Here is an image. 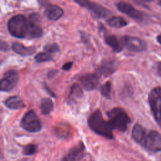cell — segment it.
<instances>
[{
	"label": "cell",
	"mask_w": 161,
	"mask_h": 161,
	"mask_svg": "<svg viewBox=\"0 0 161 161\" xmlns=\"http://www.w3.org/2000/svg\"><path fill=\"white\" fill-rule=\"evenodd\" d=\"M147 149L153 152L161 150V135L155 130H152L147 134L142 145Z\"/></svg>",
	"instance_id": "obj_10"
},
{
	"label": "cell",
	"mask_w": 161,
	"mask_h": 161,
	"mask_svg": "<svg viewBox=\"0 0 161 161\" xmlns=\"http://www.w3.org/2000/svg\"><path fill=\"white\" fill-rule=\"evenodd\" d=\"M43 6L45 7V16L50 20H57L60 18L64 14L63 9L57 5L47 4Z\"/></svg>",
	"instance_id": "obj_13"
},
{
	"label": "cell",
	"mask_w": 161,
	"mask_h": 161,
	"mask_svg": "<svg viewBox=\"0 0 161 161\" xmlns=\"http://www.w3.org/2000/svg\"><path fill=\"white\" fill-rule=\"evenodd\" d=\"M75 2L89 9L96 18H105L111 13L109 9L96 3L86 0H79L75 1Z\"/></svg>",
	"instance_id": "obj_7"
},
{
	"label": "cell",
	"mask_w": 161,
	"mask_h": 161,
	"mask_svg": "<svg viewBox=\"0 0 161 161\" xmlns=\"http://www.w3.org/2000/svg\"><path fill=\"white\" fill-rule=\"evenodd\" d=\"M34 60L36 62H38V63L49 62L52 60V57L51 55H50L48 53L40 52L35 56Z\"/></svg>",
	"instance_id": "obj_24"
},
{
	"label": "cell",
	"mask_w": 161,
	"mask_h": 161,
	"mask_svg": "<svg viewBox=\"0 0 161 161\" xmlns=\"http://www.w3.org/2000/svg\"><path fill=\"white\" fill-rule=\"evenodd\" d=\"M105 43L109 46L114 52H120L124 48L122 41L116 36L110 35L106 36L104 39Z\"/></svg>",
	"instance_id": "obj_15"
},
{
	"label": "cell",
	"mask_w": 161,
	"mask_h": 161,
	"mask_svg": "<svg viewBox=\"0 0 161 161\" xmlns=\"http://www.w3.org/2000/svg\"><path fill=\"white\" fill-rule=\"evenodd\" d=\"M58 70H50L48 74H47V77L48 79H52L53 78L57 73H58Z\"/></svg>",
	"instance_id": "obj_29"
},
{
	"label": "cell",
	"mask_w": 161,
	"mask_h": 161,
	"mask_svg": "<svg viewBox=\"0 0 161 161\" xmlns=\"http://www.w3.org/2000/svg\"><path fill=\"white\" fill-rule=\"evenodd\" d=\"M84 149L85 147L83 143H80L78 145L70 150L68 155L64 158L63 161H76L81 157Z\"/></svg>",
	"instance_id": "obj_17"
},
{
	"label": "cell",
	"mask_w": 161,
	"mask_h": 161,
	"mask_svg": "<svg viewBox=\"0 0 161 161\" xmlns=\"http://www.w3.org/2000/svg\"><path fill=\"white\" fill-rule=\"evenodd\" d=\"M5 106L13 110L19 109L21 108H25V105L21 98L18 96H13L8 98L4 102Z\"/></svg>",
	"instance_id": "obj_19"
},
{
	"label": "cell",
	"mask_w": 161,
	"mask_h": 161,
	"mask_svg": "<svg viewBox=\"0 0 161 161\" xmlns=\"http://www.w3.org/2000/svg\"><path fill=\"white\" fill-rule=\"evenodd\" d=\"M83 96V92L80 88V86L77 84H74L70 89L68 99L70 103L75 102L80 99Z\"/></svg>",
	"instance_id": "obj_20"
},
{
	"label": "cell",
	"mask_w": 161,
	"mask_h": 161,
	"mask_svg": "<svg viewBox=\"0 0 161 161\" xmlns=\"http://www.w3.org/2000/svg\"><path fill=\"white\" fill-rule=\"evenodd\" d=\"M111 82L108 81L106 82L101 87V94L106 99H111Z\"/></svg>",
	"instance_id": "obj_23"
},
{
	"label": "cell",
	"mask_w": 161,
	"mask_h": 161,
	"mask_svg": "<svg viewBox=\"0 0 161 161\" xmlns=\"http://www.w3.org/2000/svg\"><path fill=\"white\" fill-rule=\"evenodd\" d=\"M116 62L114 60H105L99 66L97 72L101 75L108 77L116 71Z\"/></svg>",
	"instance_id": "obj_14"
},
{
	"label": "cell",
	"mask_w": 161,
	"mask_h": 161,
	"mask_svg": "<svg viewBox=\"0 0 161 161\" xmlns=\"http://www.w3.org/2000/svg\"><path fill=\"white\" fill-rule=\"evenodd\" d=\"M106 114L113 129H116L121 131L126 130L128 125L130 123V119L122 108H113L109 110Z\"/></svg>",
	"instance_id": "obj_3"
},
{
	"label": "cell",
	"mask_w": 161,
	"mask_h": 161,
	"mask_svg": "<svg viewBox=\"0 0 161 161\" xmlns=\"http://www.w3.org/2000/svg\"><path fill=\"white\" fill-rule=\"evenodd\" d=\"M118 9L124 14H126L129 17L139 21H143L145 14L135 9L132 5L125 2H119L116 4Z\"/></svg>",
	"instance_id": "obj_11"
},
{
	"label": "cell",
	"mask_w": 161,
	"mask_h": 161,
	"mask_svg": "<svg viewBox=\"0 0 161 161\" xmlns=\"http://www.w3.org/2000/svg\"><path fill=\"white\" fill-rule=\"evenodd\" d=\"M73 65V62H67L65 64H64L62 67V69L64 70H66L68 71L70 69V68L72 67Z\"/></svg>",
	"instance_id": "obj_28"
},
{
	"label": "cell",
	"mask_w": 161,
	"mask_h": 161,
	"mask_svg": "<svg viewBox=\"0 0 161 161\" xmlns=\"http://www.w3.org/2000/svg\"><path fill=\"white\" fill-rule=\"evenodd\" d=\"M148 103L155 119L161 126V87H157L150 91Z\"/></svg>",
	"instance_id": "obj_5"
},
{
	"label": "cell",
	"mask_w": 161,
	"mask_h": 161,
	"mask_svg": "<svg viewBox=\"0 0 161 161\" xmlns=\"http://www.w3.org/2000/svg\"><path fill=\"white\" fill-rule=\"evenodd\" d=\"M9 49V45L8 43L3 40L1 41V50L3 52H7Z\"/></svg>",
	"instance_id": "obj_27"
},
{
	"label": "cell",
	"mask_w": 161,
	"mask_h": 161,
	"mask_svg": "<svg viewBox=\"0 0 161 161\" xmlns=\"http://www.w3.org/2000/svg\"><path fill=\"white\" fill-rule=\"evenodd\" d=\"M131 135L135 141L141 145H143L147 133L145 130L140 124L136 123L134 125L132 129Z\"/></svg>",
	"instance_id": "obj_18"
},
{
	"label": "cell",
	"mask_w": 161,
	"mask_h": 161,
	"mask_svg": "<svg viewBox=\"0 0 161 161\" xmlns=\"http://www.w3.org/2000/svg\"><path fill=\"white\" fill-rule=\"evenodd\" d=\"M19 80V75L17 71L9 70L6 71L1 80L0 89L3 92L11 91L17 84Z\"/></svg>",
	"instance_id": "obj_9"
},
{
	"label": "cell",
	"mask_w": 161,
	"mask_h": 161,
	"mask_svg": "<svg viewBox=\"0 0 161 161\" xmlns=\"http://www.w3.org/2000/svg\"><path fill=\"white\" fill-rule=\"evenodd\" d=\"M44 88H45V91L48 92V94H49V95H50L52 97H55V94L47 87V86L46 85V84H45V86H44Z\"/></svg>",
	"instance_id": "obj_31"
},
{
	"label": "cell",
	"mask_w": 161,
	"mask_h": 161,
	"mask_svg": "<svg viewBox=\"0 0 161 161\" xmlns=\"http://www.w3.org/2000/svg\"><path fill=\"white\" fill-rule=\"evenodd\" d=\"M157 39L158 42L161 44V35H158L157 37Z\"/></svg>",
	"instance_id": "obj_32"
},
{
	"label": "cell",
	"mask_w": 161,
	"mask_h": 161,
	"mask_svg": "<svg viewBox=\"0 0 161 161\" xmlns=\"http://www.w3.org/2000/svg\"><path fill=\"white\" fill-rule=\"evenodd\" d=\"M28 38H39L43 35L42 18L38 13H32L28 16Z\"/></svg>",
	"instance_id": "obj_6"
},
{
	"label": "cell",
	"mask_w": 161,
	"mask_h": 161,
	"mask_svg": "<svg viewBox=\"0 0 161 161\" xmlns=\"http://www.w3.org/2000/svg\"><path fill=\"white\" fill-rule=\"evenodd\" d=\"M107 24L113 28H120L127 25V21L121 16H112L107 20Z\"/></svg>",
	"instance_id": "obj_21"
},
{
	"label": "cell",
	"mask_w": 161,
	"mask_h": 161,
	"mask_svg": "<svg viewBox=\"0 0 161 161\" xmlns=\"http://www.w3.org/2000/svg\"><path fill=\"white\" fill-rule=\"evenodd\" d=\"M89 128L96 133L108 139L113 138V128L109 121H106L99 110L92 113L87 121Z\"/></svg>",
	"instance_id": "obj_1"
},
{
	"label": "cell",
	"mask_w": 161,
	"mask_h": 161,
	"mask_svg": "<svg viewBox=\"0 0 161 161\" xmlns=\"http://www.w3.org/2000/svg\"><path fill=\"white\" fill-rule=\"evenodd\" d=\"M20 126L30 133L38 132L42 128L40 119L33 110H29L24 114L21 119Z\"/></svg>",
	"instance_id": "obj_4"
},
{
	"label": "cell",
	"mask_w": 161,
	"mask_h": 161,
	"mask_svg": "<svg viewBox=\"0 0 161 161\" xmlns=\"http://www.w3.org/2000/svg\"><path fill=\"white\" fill-rule=\"evenodd\" d=\"M36 151V145L34 144H29L24 147L23 153L26 155H30L35 153Z\"/></svg>",
	"instance_id": "obj_26"
},
{
	"label": "cell",
	"mask_w": 161,
	"mask_h": 161,
	"mask_svg": "<svg viewBox=\"0 0 161 161\" xmlns=\"http://www.w3.org/2000/svg\"><path fill=\"white\" fill-rule=\"evenodd\" d=\"M121 40L124 47L129 51L140 52L145 50L147 48L146 42L137 37L125 35L121 38Z\"/></svg>",
	"instance_id": "obj_8"
},
{
	"label": "cell",
	"mask_w": 161,
	"mask_h": 161,
	"mask_svg": "<svg viewBox=\"0 0 161 161\" xmlns=\"http://www.w3.org/2000/svg\"><path fill=\"white\" fill-rule=\"evenodd\" d=\"M8 30L12 36L25 38L28 35V20L23 14L14 15L8 22Z\"/></svg>",
	"instance_id": "obj_2"
},
{
	"label": "cell",
	"mask_w": 161,
	"mask_h": 161,
	"mask_svg": "<svg viewBox=\"0 0 161 161\" xmlns=\"http://www.w3.org/2000/svg\"><path fill=\"white\" fill-rule=\"evenodd\" d=\"M43 49L45 52H48V53H55V52H58L60 50L59 46L58 45V44L55 43H50V44H47L46 45L44 46Z\"/></svg>",
	"instance_id": "obj_25"
},
{
	"label": "cell",
	"mask_w": 161,
	"mask_h": 161,
	"mask_svg": "<svg viewBox=\"0 0 161 161\" xmlns=\"http://www.w3.org/2000/svg\"><path fill=\"white\" fill-rule=\"evenodd\" d=\"M79 80L82 87L89 91H92L97 87L99 82V77L97 74L94 73L86 74L80 77Z\"/></svg>",
	"instance_id": "obj_12"
},
{
	"label": "cell",
	"mask_w": 161,
	"mask_h": 161,
	"mask_svg": "<svg viewBox=\"0 0 161 161\" xmlns=\"http://www.w3.org/2000/svg\"><path fill=\"white\" fill-rule=\"evenodd\" d=\"M40 111L44 115L49 114L53 109V103L51 99L45 97L42 99L40 103Z\"/></svg>",
	"instance_id": "obj_22"
},
{
	"label": "cell",
	"mask_w": 161,
	"mask_h": 161,
	"mask_svg": "<svg viewBox=\"0 0 161 161\" xmlns=\"http://www.w3.org/2000/svg\"><path fill=\"white\" fill-rule=\"evenodd\" d=\"M159 5H160V6H161V1H160V2H159Z\"/></svg>",
	"instance_id": "obj_33"
},
{
	"label": "cell",
	"mask_w": 161,
	"mask_h": 161,
	"mask_svg": "<svg viewBox=\"0 0 161 161\" xmlns=\"http://www.w3.org/2000/svg\"><path fill=\"white\" fill-rule=\"evenodd\" d=\"M156 69H157V74H158L159 76L161 77V62H158L156 64Z\"/></svg>",
	"instance_id": "obj_30"
},
{
	"label": "cell",
	"mask_w": 161,
	"mask_h": 161,
	"mask_svg": "<svg viewBox=\"0 0 161 161\" xmlns=\"http://www.w3.org/2000/svg\"><path fill=\"white\" fill-rule=\"evenodd\" d=\"M13 50L21 56H29L35 52V47L33 46L25 47L23 44L18 42L13 43L12 45Z\"/></svg>",
	"instance_id": "obj_16"
}]
</instances>
